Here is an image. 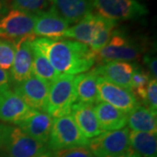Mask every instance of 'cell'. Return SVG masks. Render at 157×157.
I'll return each instance as SVG.
<instances>
[{
    "mask_svg": "<svg viewBox=\"0 0 157 157\" xmlns=\"http://www.w3.org/2000/svg\"><path fill=\"white\" fill-rule=\"evenodd\" d=\"M52 6L68 24H76L90 11L91 0H52Z\"/></svg>",
    "mask_w": 157,
    "mask_h": 157,
    "instance_id": "44dd1931",
    "label": "cell"
},
{
    "mask_svg": "<svg viewBox=\"0 0 157 157\" xmlns=\"http://www.w3.org/2000/svg\"><path fill=\"white\" fill-rule=\"evenodd\" d=\"M98 76L93 71L77 74L73 78V86L77 102L97 104L99 102L97 91Z\"/></svg>",
    "mask_w": 157,
    "mask_h": 157,
    "instance_id": "d6986e66",
    "label": "cell"
},
{
    "mask_svg": "<svg viewBox=\"0 0 157 157\" xmlns=\"http://www.w3.org/2000/svg\"><path fill=\"white\" fill-rule=\"evenodd\" d=\"M34 36L20 39L15 43V55L11 67V80L14 85L19 84L32 75L33 52L31 40Z\"/></svg>",
    "mask_w": 157,
    "mask_h": 157,
    "instance_id": "4fadbf2b",
    "label": "cell"
},
{
    "mask_svg": "<svg viewBox=\"0 0 157 157\" xmlns=\"http://www.w3.org/2000/svg\"><path fill=\"white\" fill-rule=\"evenodd\" d=\"M94 110L103 131H114L126 128L127 113L105 102H98Z\"/></svg>",
    "mask_w": 157,
    "mask_h": 157,
    "instance_id": "ac0fdd59",
    "label": "cell"
},
{
    "mask_svg": "<svg viewBox=\"0 0 157 157\" xmlns=\"http://www.w3.org/2000/svg\"><path fill=\"white\" fill-rule=\"evenodd\" d=\"M35 157H52V153H51L50 150H49V151L45 152L44 154H41V155H37V156Z\"/></svg>",
    "mask_w": 157,
    "mask_h": 157,
    "instance_id": "d6a6232c",
    "label": "cell"
},
{
    "mask_svg": "<svg viewBox=\"0 0 157 157\" xmlns=\"http://www.w3.org/2000/svg\"><path fill=\"white\" fill-rule=\"evenodd\" d=\"M73 78V75L60 73L50 83L45 113L53 119L70 114L73 105L77 102Z\"/></svg>",
    "mask_w": 157,
    "mask_h": 157,
    "instance_id": "277c9868",
    "label": "cell"
},
{
    "mask_svg": "<svg viewBox=\"0 0 157 157\" xmlns=\"http://www.w3.org/2000/svg\"><path fill=\"white\" fill-rule=\"evenodd\" d=\"M15 55V43L0 38V67L6 71L10 70Z\"/></svg>",
    "mask_w": 157,
    "mask_h": 157,
    "instance_id": "d4e9b609",
    "label": "cell"
},
{
    "mask_svg": "<svg viewBox=\"0 0 157 157\" xmlns=\"http://www.w3.org/2000/svg\"><path fill=\"white\" fill-rule=\"evenodd\" d=\"M130 147L140 157L157 156L156 134L129 131Z\"/></svg>",
    "mask_w": 157,
    "mask_h": 157,
    "instance_id": "7402d4cb",
    "label": "cell"
},
{
    "mask_svg": "<svg viewBox=\"0 0 157 157\" xmlns=\"http://www.w3.org/2000/svg\"><path fill=\"white\" fill-rule=\"evenodd\" d=\"M150 78L149 73L135 64V71L131 78V91L135 92V90L147 87L149 80L151 79Z\"/></svg>",
    "mask_w": 157,
    "mask_h": 157,
    "instance_id": "484cf974",
    "label": "cell"
},
{
    "mask_svg": "<svg viewBox=\"0 0 157 157\" xmlns=\"http://www.w3.org/2000/svg\"><path fill=\"white\" fill-rule=\"evenodd\" d=\"M116 157H140L136 153L133 151L132 149L128 152V153H127V154H125V155H120V156H116Z\"/></svg>",
    "mask_w": 157,
    "mask_h": 157,
    "instance_id": "1f68e13d",
    "label": "cell"
},
{
    "mask_svg": "<svg viewBox=\"0 0 157 157\" xmlns=\"http://www.w3.org/2000/svg\"><path fill=\"white\" fill-rule=\"evenodd\" d=\"M89 140L79 131L71 114L54 118L46 145L51 151L74 147H87Z\"/></svg>",
    "mask_w": 157,
    "mask_h": 157,
    "instance_id": "5b68a950",
    "label": "cell"
},
{
    "mask_svg": "<svg viewBox=\"0 0 157 157\" xmlns=\"http://www.w3.org/2000/svg\"><path fill=\"white\" fill-rule=\"evenodd\" d=\"M127 124L132 131L151 134L157 133L156 114L145 106L139 105L127 113Z\"/></svg>",
    "mask_w": 157,
    "mask_h": 157,
    "instance_id": "ffe728a7",
    "label": "cell"
},
{
    "mask_svg": "<svg viewBox=\"0 0 157 157\" xmlns=\"http://www.w3.org/2000/svg\"><path fill=\"white\" fill-rule=\"evenodd\" d=\"M52 122L53 118L47 113L31 108L16 126L34 140L46 144L49 140Z\"/></svg>",
    "mask_w": 157,
    "mask_h": 157,
    "instance_id": "7c38bea8",
    "label": "cell"
},
{
    "mask_svg": "<svg viewBox=\"0 0 157 157\" xmlns=\"http://www.w3.org/2000/svg\"><path fill=\"white\" fill-rule=\"evenodd\" d=\"M11 83V80L10 73L0 67V90L10 87Z\"/></svg>",
    "mask_w": 157,
    "mask_h": 157,
    "instance_id": "f546056e",
    "label": "cell"
},
{
    "mask_svg": "<svg viewBox=\"0 0 157 157\" xmlns=\"http://www.w3.org/2000/svg\"><path fill=\"white\" fill-rule=\"evenodd\" d=\"M52 0H12V9H17L37 14L52 6Z\"/></svg>",
    "mask_w": 157,
    "mask_h": 157,
    "instance_id": "cb8c5ba5",
    "label": "cell"
},
{
    "mask_svg": "<svg viewBox=\"0 0 157 157\" xmlns=\"http://www.w3.org/2000/svg\"><path fill=\"white\" fill-rule=\"evenodd\" d=\"M25 102L11 89L0 90V120L16 125L30 111Z\"/></svg>",
    "mask_w": 157,
    "mask_h": 157,
    "instance_id": "2e32d148",
    "label": "cell"
},
{
    "mask_svg": "<svg viewBox=\"0 0 157 157\" xmlns=\"http://www.w3.org/2000/svg\"><path fill=\"white\" fill-rule=\"evenodd\" d=\"M98 15L113 21L137 19L147 14V9L137 0H91Z\"/></svg>",
    "mask_w": 157,
    "mask_h": 157,
    "instance_id": "8992f818",
    "label": "cell"
},
{
    "mask_svg": "<svg viewBox=\"0 0 157 157\" xmlns=\"http://www.w3.org/2000/svg\"><path fill=\"white\" fill-rule=\"evenodd\" d=\"M50 83L31 75L27 79L14 86L13 91L32 109L45 112Z\"/></svg>",
    "mask_w": 157,
    "mask_h": 157,
    "instance_id": "30bf717a",
    "label": "cell"
},
{
    "mask_svg": "<svg viewBox=\"0 0 157 157\" xmlns=\"http://www.w3.org/2000/svg\"><path fill=\"white\" fill-rule=\"evenodd\" d=\"M35 15L36 20L33 27L35 37L51 39H63V35L69 28V24L53 6Z\"/></svg>",
    "mask_w": 157,
    "mask_h": 157,
    "instance_id": "8fae6325",
    "label": "cell"
},
{
    "mask_svg": "<svg viewBox=\"0 0 157 157\" xmlns=\"http://www.w3.org/2000/svg\"><path fill=\"white\" fill-rule=\"evenodd\" d=\"M35 20V14L22 10L12 9L0 19V38L17 42L25 38L34 36Z\"/></svg>",
    "mask_w": 157,
    "mask_h": 157,
    "instance_id": "ba28073f",
    "label": "cell"
},
{
    "mask_svg": "<svg viewBox=\"0 0 157 157\" xmlns=\"http://www.w3.org/2000/svg\"><path fill=\"white\" fill-rule=\"evenodd\" d=\"M32 47V46H31ZM33 65L32 74L39 78L45 79L49 83L52 82L60 74L51 65L49 60L41 52L32 47Z\"/></svg>",
    "mask_w": 157,
    "mask_h": 157,
    "instance_id": "603a6c76",
    "label": "cell"
},
{
    "mask_svg": "<svg viewBox=\"0 0 157 157\" xmlns=\"http://www.w3.org/2000/svg\"><path fill=\"white\" fill-rule=\"evenodd\" d=\"M97 91L99 102H105L125 113H128L140 101L131 90L121 87L104 78H97Z\"/></svg>",
    "mask_w": 157,
    "mask_h": 157,
    "instance_id": "9c48e42d",
    "label": "cell"
},
{
    "mask_svg": "<svg viewBox=\"0 0 157 157\" xmlns=\"http://www.w3.org/2000/svg\"><path fill=\"white\" fill-rule=\"evenodd\" d=\"M103 19V17L90 11L78 23L69 27L63 38L73 39L90 47L101 28Z\"/></svg>",
    "mask_w": 157,
    "mask_h": 157,
    "instance_id": "9a60e30c",
    "label": "cell"
},
{
    "mask_svg": "<svg viewBox=\"0 0 157 157\" xmlns=\"http://www.w3.org/2000/svg\"><path fill=\"white\" fill-rule=\"evenodd\" d=\"M52 157H94L87 147H74L52 153Z\"/></svg>",
    "mask_w": 157,
    "mask_h": 157,
    "instance_id": "83f0119b",
    "label": "cell"
},
{
    "mask_svg": "<svg viewBox=\"0 0 157 157\" xmlns=\"http://www.w3.org/2000/svg\"><path fill=\"white\" fill-rule=\"evenodd\" d=\"M129 131L128 128L105 131L92 138L87 147L94 157H116L125 155L131 150Z\"/></svg>",
    "mask_w": 157,
    "mask_h": 157,
    "instance_id": "52a82bcc",
    "label": "cell"
},
{
    "mask_svg": "<svg viewBox=\"0 0 157 157\" xmlns=\"http://www.w3.org/2000/svg\"><path fill=\"white\" fill-rule=\"evenodd\" d=\"M151 112L157 114V80L151 78L147 86L145 100L142 102Z\"/></svg>",
    "mask_w": 157,
    "mask_h": 157,
    "instance_id": "4316f807",
    "label": "cell"
},
{
    "mask_svg": "<svg viewBox=\"0 0 157 157\" xmlns=\"http://www.w3.org/2000/svg\"><path fill=\"white\" fill-rule=\"evenodd\" d=\"M31 46L39 51L59 73L77 75L89 71L95 64V52L88 45L73 39L35 38Z\"/></svg>",
    "mask_w": 157,
    "mask_h": 157,
    "instance_id": "6da1fadb",
    "label": "cell"
},
{
    "mask_svg": "<svg viewBox=\"0 0 157 157\" xmlns=\"http://www.w3.org/2000/svg\"><path fill=\"white\" fill-rule=\"evenodd\" d=\"M143 61L146 64L147 67L151 78H156L157 77V59L155 56L147 54L144 57Z\"/></svg>",
    "mask_w": 157,
    "mask_h": 157,
    "instance_id": "f1b7e54d",
    "label": "cell"
},
{
    "mask_svg": "<svg viewBox=\"0 0 157 157\" xmlns=\"http://www.w3.org/2000/svg\"><path fill=\"white\" fill-rule=\"evenodd\" d=\"M0 149L6 157H35L49 151L47 145L34 140L18 127L0 124Z\"/></svg>",
    "mask_w": 157,
    "mask_h": 157,
    "instance_id": "3957f363",
    "label": "cell"
},
{
    "mask_svg": "<svg viewBox=\"0 0 157 157\" xmlns=\"http://www.w3.org/2000/svg\"><path fill=\"white\" fill-rule=\"evenodd\" d=\"M135 67V63L111 61L99 64L92 71L98 77L121 87L131 90V78Z\"/></svg>",
    "mask_w": 157,
    "mask_h": 157,
    "instance_id": "5bb4252c",
    "label": "cell"
},
{
    "mask_svg": "<svg viewBox=\"0 0 157 157\" xmlns=\"http://www.w3.org/2000/svg\"><path fill=\"white\" fill-rule=\"evenodd\" d=\"M145 42L135 38L125 30L116 28L107 45L95 53V60L99 64L111 61L135 62L145 52Z\"/></svg>",
    "mask_w": 157,
    "mask_h": 157,
    "instance_id": "7a4b0ae2",
    "label": "cell"
},
{
    "mask_svg": "<svg viewBox=\"0 0 157 157\" xmlns=\"http://www.w3.org/2000/svg\"><path fill=\"white\" fill-rule=\"evenodd\" d=\"M9 11V7L5 0H0V19L6 16Z\"/></svg>",
    "mask_w": 157,
    "mask_h": 157,
    "instance_id": "4dcf8cb0",
    "label": "cell"
},
{
    "mask_svg": "<svg viewBox=\"0 0 157 157\" xmlns=\"http://www.w3.org/2000/svg\"><path fill=\"white\" fill-rule=\"evenodd\" d=\"M79 131L86 138H94L105 132L101 128L94 110V105L74 103L70 113Z\"/></svg>",
    "mask_w": 157,
    "mask_h": 157,
    "instance_id": "e0dca14e",
    "label": "cell"
}]
</instances>
